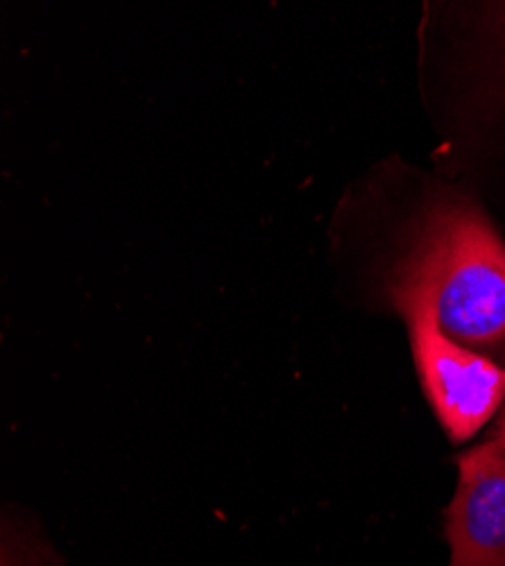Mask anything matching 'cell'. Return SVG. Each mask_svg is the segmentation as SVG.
Listing matches in <instances>:
<instances>
[{
  "mask_svg": "<svg viewBox=\"0 0 505 566\" xmlns=\"http://www.w3.org/2000/svg\"><path fill=\"white\" fill-rule=\"evenodd\" d=\"M446 542L449 566H505V444L490 438L457 458Z\"/></svg>",
  "mask_w": 505,
  "mask_h": 566,
  "instance_id": "3",
  "label": "cell"
},
{
  "mask_svg": "<svg viewBox=\"0 0 505 566\" xmlns=\"http://www.w3.org/2000/svg\"><path fill=\"white\" fill-rule=\"evenodd\" d=\"M388 295L408 322L412 360L444 433L472 440L505 403V367L451 340L420 293L388 286Z\"/></svg>",
  "mask_w": 505,
  "mask_h": 566,
  "instance_id": "2",
  "label": "cell"
},
{
  "mask_svg": "<svg viewBox=\"0 0 505 566\" xmlns=\"http://www.w3.org/2000/svg\"><path fill=\"white\" fill-rule=\"evenodd\" d=\"M492 440H496V442H501V444H505V403H503V408L498 410V417H496V427H494V431H492V436H490Z\"/></svg>",
  "mask_w": 505,
  "mask_h": 566,
  "instance_id": "4",
  "label": "cell"
},
{
  "mask_svg": "<svg viewBox=\"0 0 505 566\" xmlns=\"http://www.w3.org/2000/svg\"><path fill=\"white\" fill-rule=\"evenodd\" d=\"M390 286L420 293L451 340L505 367V245L476 205H433Z\"/></svg>",
  "mask_w": 505,
  "mask_h": 566,
  "instance_id": "1",
  "label": "cell"
}]
</instances>
